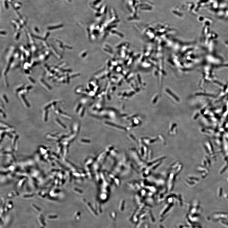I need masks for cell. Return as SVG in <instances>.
<instances>
[{
  "label": "cell",
  "instance_id": "cell-1",
  "mask_svg": "<svg viewBox=\"0 0 228 228\" xmlns=\"http://www.w3.org/2000/svg\"><path fill=\"white\" fill-rule=\"evenodd\" d=\"M27 94L25 90H23V91H21L20 94H19L20 98L21 99L23 103L25 106L27 108H29L30 107V105L28 101L26 99L25 95Z\"/></svg>",
  "mask_w": 228,
  "mask_h": 228
},
{
  "label": "cell",
  "instance_id": "cell-2",
  "mask_svg": "<svg viewBox=\"0 0 228 228\" xmlns=\"http://www.w3.org/2000/svg\"><path fill=\"white\" fill-rule=\"evenodd\" d=\"M1 130L5 131L6 129L12 127L9 125L1 121Z\"/></svg>",
  "mask_w": 228,
  "mask_h": 228
},
{
  "label": "cell",
  "instance_id": "cell-3",
  "mask_svg": "<svg viewBox=\"0 0 228 228\" xmlns=\"http://www.w3.org/2000/svg\"><path fill=\"white\" fill-rule=\"evenodd\" d=\"M55 121H56V124L58 125L60 127H61L63 129H66V126L61 121L59 120V119L56 118L55 119Z\"/></svg>",
  "mask_w": 228,
  "mask_h": 228
},
{
  "label": "cell",
  "instance_id": "cell-4",
  "mask_svg": "<svg viewBox=\"0 0 228 228\" xmlns=\"http://www.w3.org/2000/svg\"><path fill=\"white\" fill-rule=\"evenodd\" d=\"M48 113L49 111H48V110H44L43 113V120L45 122H47V121Z\"/></svg>",
  "mask_w": 228,
  "mask_h": 228
},
{
  "label": "cell",
  "instance_id": "cell-5",
  "mask_svg": "<svg viewBox=\"0 0 228 228\" xmlns=\"http://www.w3.org/2000/svg\"><path fill=\"white\" fill-rule=\"evenodd\" d=\"M55 112L56 114L59 115H61L62 114V113H63V112L62 111V110H61L58 107L56 108V109L55 110Z\"/></svg>",
  "mask_w": 228,
  "mask_h": 228
},
{
  "label": "cell",
  "instance_id": "cell-6",
  "mask_svg": "<svg viewBox=\"0 0 228 228\" xmlns=\"http://www.w3.org/2000/svg\"><path fill=\"white\" fill-rule=\"evenodd\" d=\"M2 97L3 100V101L6 103H8L9 102L5 94H3Z\"/></svg>",
  "mask_w": 228,
  "mask_h": 228
},
{
  "label": "cell",
  "instance_id": "cell-7",
  "mask_svg": "<svg viewBox=\"0 0 228 228\" xmlns=\"http://www.w3.org/2000/svg\"><path fill=\"white\" fill-rule=\"evenodd\" d=\"M1 115L2 116L3 118H6V115L5 113L4 112V111H3V110L2 109H1Z\"/></svg>",
  "mask_w": 228,
  "mask_h": 228
},
{
  "label": "cell",
  "instance_id": "cell-8",
  "mask_svg": "<svg viewBox=\"0 0 228 228\" xmlns=\"http://www.w3.org/2000/svg\"><path fill=\"white\" fill-rule=\"evenodd\" d=\"M151 218H152V221H153V222H155V219H154V218L153 216V215H152V214L151 213Z\"/></svg>",
  "mask_w": 228,
  "mask_h": 228
},
{
  "label": "cell",
  "instance_id": "cell-9",
  "mask_svg": "<svg viewBox=\"0 0 228 228\" xmlns=\"http://www.w3.org/2000/svg\"><path fill=\"white\" fill-rule=\"evenodd\" d=\"M160 228H164L163 227V226H162L161 225H160Z\"/></svg>",
  "mask_w": 228,
  "mask_h": 228
}]
</instances>
